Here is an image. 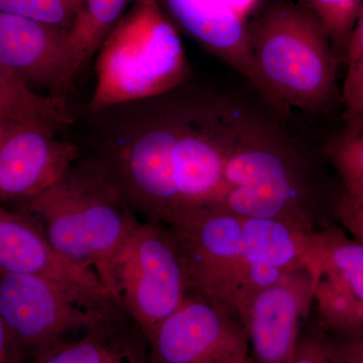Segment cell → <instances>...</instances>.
Listing matches in <instances>:
<instances>
[{"instance_id":"obj_22","label":"cell","mask_w":363,"mask_h":363,"mask_svg":"<svg viewBox=\"0 0 363 363\" xmlns=\"http://www.w3.org/2000/svg\"><path fill=\"white\" fill-rule=\"evenodd\" d=\"M82 0H0V11L71 30Z\"/></svg>"},{"instance_id":"obj_2","label":"cell","mask_w":363,"mask_h":363,"mask_svg":"<svg viewBox=\"0 0 363 363\" xmlns=\"http://www.w3.org/2000/svg\"><path fill=\"white\" fill-rule=\"evenodd\" d=\"M215 207L283 222L308 234L337 224L335 201L322 196L307 162L242 111L227 152L223 193Z\"/></svg>"},{"instance_id":"obj_21","label":"cell","mask_w":363,"mask_h":363,"mask_svg":"<svg viewBox=\"0 0 363 363\" xmlns=\"http://www.w3.org/2000/svg\"><path fill=\"white\" fill-rule=\"evenodd\" d=\"M344 192L363 196V130H348L327 150Z\"/></svg>"},{"instance_id":"obj_14","label":"cell","mask_w":363,"mask_h":363,"mask_svg":"<svg viewBox=\"0 0 363 363\" xmlns=\"http://www.w3.org/2000/svg\"><path fill=\"white\" fill-rule=\"evenodd\" d=\"M178 30L241 74L267 104L281 113L286 106L262 76L252 50L250 18L225 0H160Z\"/></svg>"},{"instance_id":"obj_25","label":"cell","mask_w":363,"mask_h":363,"mask_svg":"<svg viewBox=\"0 0 363 363\" xmlns=\"http://www.w3.org/2000/svg\"><path fill=\"white\" fill-rule=\"evenodd\" d=\"M326 341L335 363H363V335L347 340Z\"/></svg>"},{"instance_id":"obj_4","label":"cell","mask_w":363,"mask_h":363,"mask_svg":"<svg viewBox=\"0 0 363 363\" xmlns=\"http://www.w3.org/2000/svg\"><path fill=\"white\" fill-rule=\"evenodd\" d=\"M250 45L262 76L290 108L327 111L338 97L339 61L326 30L297 0H274L250 18Z\"/></svg>"},{"instance_id":"obj_11","label":"cell","mask_w":363,"mask_h":363,"mask_svg":"<svg viewBox=\"0 0 363 363\" xmlns=\"http://www.w3.org/2000/svg\"><path fill=\"white\" fill-rule=\"evenodd\" d=\"M0 272L37 277L90 307H118L96 272L64 257L40 219L20 208H0Z\"/></svg>"},{"instance_id":"obj_8","label":"cell","mask_w":363,"mask_h":363,"mask_svg":"<svg viewBox=\"0 0 363 363\" xmlns=\"http://www.w3.org/2000/svg\"><path fill=\"white\" fill-rule=\"evenodd\" d=\"M0 322L35 358L67 340L124 314L119 307L95 308L44 279L0 272Z\"/></svg>"},{"instance_id":"obj_6","label":"cell","mask_w":363,"mask_h":363,"mask_svg":"<svg viewBox=\"0 0 363 363\" xmlns=\"http://www.w3.org/2000/svg\"><path fill=\"white\" fill-rule=\"evenodd\" d=\"M96 274L147 339L190 292L175 234L157 222L140 221Z\"/></svg>"},{"instance_id":"obj_28","label":"cell","mask_w":363,"mask_h":363,"mask_svg":"<svg viewBox=\"0 0 363 363\" xmlns=\"http://www.w3.org/2000/svg\"><path fill=\"white\" fill-rule=\"evenodd\" d=\"M234 363H255V362L253 360L252 355H250V357L243 358V359L238 360V362Z\"/></svg>"},{"instance_id":"obj_17","label":"cell","mask_w":363,"mask_h":363,"mask_svg":"<svg viewBox=\"0 0 363 363\" xmlns=\"http://www.w3.org/2000/svg\"><path fill=\"white\" fill-rule=\"evenodd\" d=\"M133 0H82L69 30L72 77L90 63Z\"/></svg>"},{"instance_id":"obj_7","label":"cell","mask_w":363,"mask_h":363,"mask_svg":"<svg viewBox=\"0 0 363 363\" xmlns=\"http://www.w3.org/2000/svg\"><path fill=\"white\" fill-rule=\"evenodd\" d=\"M187 267L190 292L241 315L271 285L243 240L242 217L219 207L195 210L169 225Z\"/></svg>"},{"instance_id":"obj_27","label":"cell","mask_w":363,"mask_h":363,"mask_svg":"<svg viewBox=\"0 0 363 363\" xmlns=\"http://www.w3.org/2000/svg\"><path fill=\"white\" fill-rule=\"evenodd\" d=\"M225 1L241 14L250 18V14L255 13V7L259 0H225Z\"/></svg>"},{"instance_id":"obj_9","label":"cell","mask_w":363,"mask_h":363,"mask_svg":"<svg viewBox=\"0 0 363 363\" xmlns=\"http://www.w3.org/2000/svg\"><path fill=\"white\" fill-rule=\"evenodd\" d=\"M147 342L150 363H234L250 355L240 318L193 293L152 332Z\"/></svg>"},{"instance_id":"obj_26","label":"cell","mask_w":363,"mask_h":363,"mask_svg":"<svg viewBox=\"0 0 363 363\" xmlns=\"http://www.w3.org/2000/svg\"><path fill=\"white\" fill-rule=\"evenodd\" d=\"M25 354L20 343L0 322V363H30Z\"/></svg>"},{"instance_id":"obj_5","label":"cell","mask_w":363,"mask_h":363,"mask_svg":"<svg viewBox=\"0 0 363 363\" xmlns=\"http://www.w3.org/2000/svg\"><path fill=\"white\" fill-rule=\"evenodd\" d=\"M96 56L89 113L167 94L191 73L178 28L160 0H135Z\"/></svg>"},{"instance_id":"obj_12","label":"cell","mask_w":363,"mask_h":363,"mask_svg":"<svg viewBox=\"0 0 363 363\" xmlns=\"http://www.w3.org/2000/svg\"><path fill=\"white\" fill-rule=\"evenodd\" d=\"M61 130L33 121H0V200L13 206L44 193L82 154Z\"/></svg>"},{"instance_id":"obj_20","label":"cell","mask_w":363,"mask_h":363,"mask_svg":"<svg viewBox=\"0 0 363 363\" xmlns=\"http://www.w3.org/2000/svg\"><path fill=\"white\" fill-rule=\"evenodd\" d=\"M342 88L345 116L350 128L363 130V1L345 59Z\"/></svg>"},{"instance_id":"obj_10","label":"cell","mask_w":363,"mask_h":363,"mask_svg":"<svg viewBox=\"0 0 363 363\" xmlns=\"http://www.w3.org/2000/svg\"><path fill=\"white\" fill-rule=\"evenodd\" d=\"M312 235L317 252L311 311L314 329L327 340L360 337L363 335V245L338 224Z\"/></svg>"},{"instance_id":"obj_16","label":"cell","mask_w":363,"mask_h":363,"mask_svg":"<svg viewBox=\"0 0 363 363\" xmlns=\"http://www.w3.org/2000/svg\"><path fill=\"white\" fill-rule=\"evenodd\" d=\"M30 363H150L149 342L130 318L121 315L82 337L59 343Z\"/></svg>"},{"instance_id":"obj_1","label":"cell","mask_w":363,"mask_h":363,"mask_svg":"<svg viewBox=\"0 0 363 363\" xmlns=\"http://www.w3.org/2000/svg\"><path fill=\"white\" fill-rule=\"evenodd\" d=\"M174 92L90 113V154L111 172L138 216L168 226L184 215L178 145L186 101Z\"/></svg>"},{"instance_id":"obj_19","label":"cell","mask_w":363,"mask_h":363,"mask_svg":"<svg viewBox=\"0 0 363 363\" xmlns=\"http://www.w3.org/2000/svg\"><path fill=\"white\" fill-rule=\"evenodd\" d=\"M363 0H304L322 23L339 63H345L348 45Z\"/></svg>"},{"instance_id":"obj_23","label":"cell","mask_w":363,"mask_h":363,"mask_svg":"<svg viewBox=\"0 0 363 363\" xmlns=\"http://www.w3.org/2000/svg\"><path fill=\"white\" fill-rule=\"evenodd\" d=\"M338 225L363 245V196L350 195L340 189L335 201Z\"/></svg>"},{"instance_id":"obj_18","label":"cell","mask_w":363,"mask_h":363,"mask_svg":"<svg viewBox=\"0 0 363 363\" xmlns=\"http://www.w3.org/2000/svg\"><path fill=\"white\" fill-rule=\"evenodd\" d=\"M0 121H33L63 130L74 118L61 96H42L0 66Z\"/></svg>"},{"instance_id":"obj_13","label":"cell","mask_w":363,"mask_h":363,"mask_svg":"<svg viewBox=\"0 0 363 363\" xmlns=\"http://www.w3.org/2000/svg\"><path fill=\"white\" fill-rule=\"evenodd\" d=\"M316 269L286 274L255 293L241 315L255 363H291L311 315Z\"/></svg>"},{"instance_id":"obj_24","label":"cell","mask_w":363,"mask_h":363,"mask_svg":"<svg viewBox=\"0 0 363 363\" xmlns=\"http://www.w3.org/2000/svg\"><path fill=\"white\" fill-rule=\"evenodd\" d=\"M291 363H335L331 357L326 339L312 329L301 335L297 350Z\"/></svg>"},{"instance_id":"obj_29","label":"cell","mask_w":363,"mask_h":363,"mask_svg":"<svg viewBox=\"0 0 363 363\" xmlns=\"http://www.w3.org/2000/svg\"><path fill=\"white\" fill-rule=\"evenodd\" d=\"M297 1H304V0H297Z\"/></svg>"},{"instance_id":"obj_3","label":"cell","mask_w":363,"mask_h":363,"mask_svg":"<svg viewBox=\"0 0 363 363\" xmlns=\"http://www.w3.org/2000/svg\"><path fill=\"white\" fill-rule=\"evenodd\" d=\"M13 207L38 217L64 257L95 272L140 222L111 172L91 154L44 193Z\"/></svg>"},{"instance_id":"obj_15","label":"cell","mask_w":363,"mask_h":363,"mask_svg":"<svg viewBox=\"0 0 363 363\" xmlns=\"http://www.w3.org/2000/svg\"><path fill=\"white\" fill-rule=\"evenodd\" d=\"M0 66L33 90H66L74 80L69 30L0 11Z\"/></svg>"}]
</instances>
